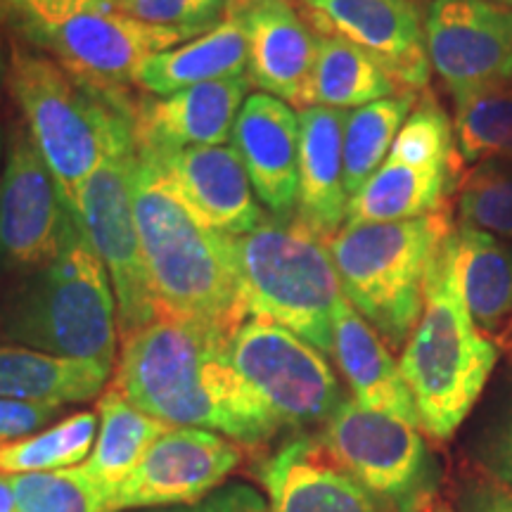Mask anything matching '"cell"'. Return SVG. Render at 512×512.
<instances>
[{"instance_id": "obj_1", "label": "cell", "mask_w": 512, "mask_h": 512, "mask_svg": "<svg viewBox=\"0 0 512 512\" xmlns=\"http://www.w3.org/2000/svg\"><path fill=\"white\" fill-rule=\"evenodd\" d=\"M230 337L162 313L121 335L112 389L171 427L209 430L240 446L266 444L283 427L233 366Z\"/></svg>"}, {"instance_id": "obj_2", "label": "cell", "mask_w": 512, "mask_h": 512, "mask_svg": "<svg viewBox=\"0 0 512 512\" xmlns=\"http://www.w3.org/2000/svg\"><path fill=\"white\" fill-rule=\"evenodd\" d=\"M8 91L69 209L105 159L136 145V107L124 91L79 79L19 38L10 41Z\"/></svg>"}, {"instance_id": "obj_3", "label": "cell", "mask_w": 512, "mask_h": 512, "mask_svg": "<svg viewBox=\"0 0 512 512\" xmlns=\"http://www.w3.org/2000/svg\"><path fill=\"white\" fill-rule=\"evenodd\" d=\"M133 211L159 316L200 320L228 335L247 318L230 238L192 214L136 152Z\"/></svg>"}, {"instance_id": "obj_4", "label": "cell", "mask_w": 512, "mask_h": 512, "mask_svg": "<svg viewBox=\"0 0 512 512\" xmlns=\"http://www.w3.org/2000/svg\"><path fill=\"white\" fill-rule=\"evenodd\" d=\"M117 328L110 273L79 221L53 264L0 285V337L10 344L112 370Z\"/></svg>"}, {"instance_id": "obj_5", "label": "cell", "mask_w": 512, "mask_h": 512, "mask_svg": "<svg viewBox=\"0 0 512 512\" xmlns=\"http://www.w3.org/2000/svg\"><path fill=\"white\" fill-rule=\"evenodd\" d=\"M448 238L427 266L420 320L403 344L399 361L403 380L418 406L420 430L439 441L458 432L498 361L496 344L477 328L467 311Z\"/></svg>"}, {"instance_id": "obj_6", "label": "cell", "mask_w": 512, "mask_h": 512, "mask_svg": "<svg viewBox=\"0 0 512 512\" xmlns=\"http://www.w3.org/2000/svg\"><path fill=\"white\" fill-rule=\"evenodd\" d=\"M451 233L446 207L413 221L344 223L328 242L344 297L389 349H401L418 325L427 266Z\"/></svg>"}, {"instance_id": "obj_7", "label": "cell", "mask_w": 512, "mask_h": 512, "mask_svg": "<svg viewBox=\"0 0 512 512\" xmlns=\"http://www.w3.org/2000/svg\"><path fill=\"white\" fill-rule=\"evenodd\" d=\"M247 316L292 330L323 354H332L335 311L344 299L330 245L294 216L266 219L230 238Z\"/></svg>"}, {"instance_id": "obj_8", "label": "cell", "mask_w": 512, "mask_h": 512, "mask_svg": "<svg viewBox=\"0 0 512 512\" xmlns=\"http://www.w3.org/2000/svg\"><path fill=\"white\" fill-rule=\"evenodd\" d=\"M320 441L349 475L392 512H427L439 489V465L420 427L344 399Z\"/></svg>"}, {"instance_id": "obj_9", "label": "cell", "mask_w": 512, "mask_h": 512, "mask_svg": "<svg viewBox=\"0 0 512 512\" xmlns=\"http://www.w3.org/2000/svg\"><path fill=\"white\" fill-rule=\"evenodd\" d=\"M230 358L283 430L325 425L344 401L323 351L268 318L242 320L230 337Z\"/></svg>"}, {"instance_id": "obj_10", "label": "cell", "mask_w": 512, "mask_h": 512, "mask_svg": "<svg viewBox=\"0 0 512 512\" xmlns=\"http://www.w3.org/2000/svg\"><path fill=\"white\" fill-rule=\"evenodd\" d=\"M74 226L27 124L12 119L0 171V285L53 264Z\"/></svg>"}, {"instance_id": "obj_11", "label": "cell", "mask_w": 512, "mask_h": 512, "mask_svg": "<svg viewBox=\"0 0 512 512\" xmlns=\"http://www.w3.org/2000/svg\"><path fill=\"white\" fill-rule=\"evenodd\" d=\"M136 145L114 152L83 183L72 214L110 273L117 297L119 335L143 328L159 316L133 211Z\"/></svg>"}, {"instance_id": "obj_12", "label": "cell", "mask_w": 512, "mask_h": 512, "mask_svg": "<svg viewBox=\"0 0 512 512\" xmlns=\"http://www.w3.org/2000/svg\"><path fill=\"white\" fill-rule=\"evenodd\" d=\"M22 41L50 57L79 79L124 91L136 83L140 67L152 55L185 41L183 31L155 27L121 12L86 10L57 27L22 31Z\"/></svg>"}, {"instance_id": "obj_13", "label": "cell", "mask_w": 512, "mask_h": 512, "mask_svg": "<svg viewBox=\"0 0 512 512\" xmlns=\"http://www.w3.org/2000/svg\"><path fill=\"white\" fill-rule=\"evenodd\" d=\"M240 460V444L223 434L169 427L147 448L136 470L107 496L105 510H159L195 503L219 489Z\"/></svg>"}, {"instance_id": "obj_14", "label": "cell", "mask_w": 512, "mask_h": 512, "mask_svg": "<svg viewBox=\"0 0 512 512\" xmlns=\"http://www.w3.org/2000/svg\"><path fill=\"white\" fill-rule=\"evenodd\" d=\"M430 64L451 93L512 83V8L496 0H430Z\"/></svg>"}, {"instance_id": "obj_15", "label": "cell", "mask_w": 512, "mask_h": 512, "mask_svg": "<svg viewBox=\"0 0 512 512\" xmlns=\"http://www.w3.org/2000/svg\"><path fill=\"white\" fill-rule=\"evenodd\" d=\"M323 36H337L368 53L403 91H425L430 55L425 8L418 0H299Z\"/></svg>"}, {"instance_id": "obj_16", "label": "cell", "mask_w": 512, "mask_h": 512, "mask_svg": "<svg viewBox=\"0 0 512 512\" xmlns=\"http://www.w3.org/2000/svg\"><path fill=\"white\" fill-rule=\"evenodd\" d=\"M247 41V79L290 107H313L318 34L292 0H226Z\"/></svg>"}, {"instance_id": "obj_17", "label": "cell", "mask_w": 512, "mask_h": 512, "mask_svg": "<svg viewBox=\"0 0 512 512\" xmlns=\"http://www.w3.org/2000/svg\"><path fill=\"white\" fill-rule=\"evenodd\" d=\"M138 152V150H136ZM192 214L228 238L259 228L268 216L256 202L247 169L235 147L202 145L162 155H143Z\"/></svg>"}, {"instance_id": "obj_18", "label": "cell", "mask_w": 512, "mask_h": 512, "mask_svg": "<svg viewBox=\"0 0 512 512\" xmlns=\"http://www.w3.org/2000/svg\"><path fill=\"white\" fill-rule=\"evenodd\" d=\"M245 164L256 200L278 221L297 216L299 114L268 93L249 95L230 140Z\"/></svg>"}, {"instance_id": "obj_19", "label": "cell", "mask_w": 512, "mask_h": 512, "mask_svg": "<svg viewBox=\"0 0 512 512\" xmlns=\"http://www.w3.org/2000/svg\"><path fill=\"white\" fill-rule=\"evenodd\" d=\"M259 479L271 512H392L320 439L287 441L259 467Z\"/></svg>"}, {"instance_id": "obj_20", "label": "cell", "mask_w": 512, "mask_h": 512, "mask_svg": "<svg viewBox=\"0 0 512 512\" xmlns=\"http://www.w3.org/2000/svg\"><path fill=\"white\" fill-rule=\"evenodd\" d=\"M249 88L247 76L209 81L136 105V150L162 155L185 147L228 145Z\"/></svg>"}, {"instance_id": "obj_21", "label": "cell", "mask_w": 512, "mask_h": 512, "mask_svg": "<svg viewBox=\"0 0 512 512\" xmlns=\"http://www.w3.org/2000/svg\"><path fill=\"white\" fill-rule=\"evenodd\" d=\"M347 110L306 107L299 112L297 219L330 242L347 221L344 190V126Z\"/></svg>"}, {"instance_id": "obj_22", "label": "cell", "mask_w": 512, "mask_h": 512, "mask_svg": "<svg viewBox=\"0 0 512 512\" xmlns=\"http://www.w3.org/2000/svg\"><path fill=\"white\" fill-rule=\"evenodd\" d=\"M332 354L337 358L342 375L347 377L358 406L420 427L418 406L403 380L399 363L394 361L387 342L347 302V297L339 302L335 311Z\"/></svg>"}, {"instance_id": "obj_23", "label": "cell", "mask_w": 512, "mask_h": 512, "mask_svg": "<svg viewBox=\"0 0 512 512\" xmlns=\"http://www.w3.org/2000/svg\"><path fill=\"white\" fill-rule=\"evenodd\" d=\"M453 271L472 320L484 335L512 323V245L477 228L458 226L448 238Z\"/></svg>"}, {"instance_id": "obj_24", "label": "cell", "mask_w": 512, "mask_h": 512, "mask_svg": "<svg viewBox=\"0 0 512 512\" xmlns=\"http://www.w3.org/2000/svg\"><path fill=\"white\" fill-rule=\"evenodd\" d=\"M465 166L446 169H413V166L384 162L368 183L349 197L347 223H394L430 216L451 207Z\"/></svg>"}, {"instance_id": "obj_25", "label": "cell", "mask_w": 512, "mask_h": 512, "mask_svg": "<svg viewBox=\"0 0 512 512\" xmlns=\"http://www.w3.org/2000/svg\"><path fill=\"white\" fill-rule=\"evenodd\" d=\"M247 72V41L235 19L223 17L219 27L174 50L152 55L136 76V86L166 98L200 83L233 79Z\"/></svg>"}, {"instance_id": "obj_26", "label": "cell", "mask_w": 512, "mask_h": 512, "mask_svg": "<svg viewBox=\"0 0 512 512\" xmlns=\"http://www.w3.org/2000/svg\"><path fill=\"white\" fill-rule=\"evenodd\" d=\"M110 368L93 361H76L43 351L0 344V399L81 403L105 389Z\"/></svg>"}, {"instance_id": "obj_27", "label": "cell", "mask_w": 512, "mask_h": 512, "mask_svg": "<svg viewBox=\"0 0 512 512\" xmlns=\"http://www.w3.org/2000/svg\"><path fill=\"white\" fill-rule=\"evenodd\" d=\"M169 427L110 387L98 401V437L81 470L100 486L107 501Z\"/></svg>"}, {"instance_id": "obj_28", "label": "cell", "mask_w": 512, "mask_h": 512, "mask_svg": "<svg viewBox=\"0 0 512 512\" xmlns=\"http://www.w3.org/2000/svg\"><path fill=\"white\" fill-rule=\"evenodd\" d=\"M403 88L361 48L337 36L318 34V57L313 69V107H363L392 98Z\"/></svg>"}, {"instance_id": "obj_29", "label": "cell", "mask_w": 512, "mask_h": 512, "mask_svg": "<svg viewBox=\"0 0 512 512\" xmlns=\"http://www.w3.org/2000/svg\"><path fill=\"white\" fill-rule=\"evenodd\" d=\"M453 95V133L460 162L512 164V83Z\"/></svg>"}, {"instance_id": "obj_30", "label": "cell", "mask_w": 512, "mask_h": 512, "mask_svg": "<svg viewBox=\"0 0 512 512\" xmlns=\"http://www.w3.org/2000/svg\"><path fill=\"white\" fill-rule=\"evenodd\" d=\"M418 105L413 91L396 93L349 112L344 126V190L354 197L387 162L403 121Z\"/></svg>"}, {"instance_id": "obj_31", "label": "cell", "mask_w": 512, "mask_h": 512, "mask_svg": "<svg viewBox=\"0 0 512 512\" xmlns=\"http://www.w3.org/2000/svg\"><path fill=\"white\" fill-rule=\"evenodd\" d=\"M98 437V415L81 411L53 422L31 437L0 446V475L67 470L86 463Z\"/></svg>"}, {"instance_id": "obj_32", "label": "cell", "mask_w": 512, "mask_h": 512, "mask_svg": "<svg viewBox=\"0 0 512 512\" xmlns=\"http://www.w3.org/2000/svg\"><path fill=\"white\" fill-rule=\"evenodd\" d=\"M458 226L512 240V164L470 166L456 190Z\"/></svg>"}, {"instance_id": "obj_33", "label": "cell", "mask_w": 512, "mask_h": 512, "mask_svg": "<svg viewBox=\"0 0 512 512\" xmlns=\"http://www.w3.org/2000/svg\"><path fill=\"white\" fill-rule=\"evenodd\" d=\"M387 159L413 169H446V166L463 164L456 150L453 119L432 93L422 95L403 121Z\"/></svg>"}, {"instance_id": "obj_34", "label": "cell", "mask_w": 512, "mask_h": 512, "mask_svg": "<svg viewBox=\"0 0 512 512\" xmlns=\"http://www.w3.org/2000/svg\"><path fill=\"white\" fill-rule=\"evenodd\" d=\"M19 512H107L105 494L81 465L12 475Z\"/></svg>"}, {"instance_id": "obj_35", "label": "cell", "mask_w": 512, "mask_h": 512, "mask_svg": "<svg viewBox=\"0 0 512 512\" xmlns=\"http://www.w3.org/2000/svg\"><path fill=\"white\" fill-rule=\"evenodd\" d=\"M475 463L498 482L512 486V394L475 441Z\"/></svg>"}, {"instance_id": "obj_36", "label": "cell", "mask_w": 512, "mask_h": 512, "mask_svg": "<svg viewBox=\"0 0 512 512\" xmlns=\"http://www.w3.org/2000/svg\"><path fill=\"white\" fill-rule=\"evenodd\" d=\"M100 0H0V19H8L15 29H43L57 27L67 19L86 10H98Z\"/></svg>"}, {"instance_id": "obj_37", "label": "cell", "mask_w": 512, "mask_h": 512, "mask_svg": "<svg viewBox=\"0 0 512 512\" xmlns=\"http://www.w3.org/2000/svg\"><path fill=\"white\" fill-rule=\"evenodd\" d=\"M62 408L57 403L0 399V446L15 444L46 430L60 418Z\"/></svg>"}, {"instance_id": "obj_38", "label": "cell", "mask_w": 512, "mask_h": 512, "mask_svg": "<svg viewBox=\"0 0 512 512\" xmlns=\"http://www.w3.org/2000/svg\"><path fill=\"white\" fill-rule=\"evenodd\" d=\"M456 512H512V486L477 467L467 472L456 494Z\"/></svg>"}, {"instance_id": "obj_39", "label": "cell", "mask_w": 512, "mask_h": 512, "mask_svg": "<svg viewBox=\"0 0 512 512\" xmlns=\"http://www.w3.org/2000/svg\"><path fill=\"white\" fill-rule=\"evenodd\" d=\"M147 512H271L268 501L261 491H256L249 484H223L211 491L209 496L200 498L195 503L174 505V508H159Z\"/></svg>"}, {"instance_id": "obj_40", "label": "cell", "mask_w": 512, "mask_h": 512, "mask_svg": "<svg viewBox=\"0 0 512 512\" xmlns=\"http://www.w3.org/2000/svg\"><path fill=\"white\" fill-rule=\"evenodd\" d=\"M0 512H19L15 489H12L10 477L0 475Z\"/></svg>"}, {"instance_id": "obj_41", "label": "cell", "mask_w": 512, "mask_h": 512, "mask_svg": "<svg viewBox=\"0 0 512 512\" xmlns=\"http://www.w3.org/2000/svg\"><path fill=\"white\" fill-rule=\"evenodd\" d=\"M8 60H10V46L5 43L3 34H0V98H3V88H8Z\"/></svg>"}, {"instance_id": "obj_42", "label": "cell", "mask_w": 512, "mask_h": 512, "mask_svg": "<svg viewBox=\"0 0 512 512\" xmlns=\"http://www.w3.org/2000/svg\"><path fill=\"white\" fill-rule=\"evenodd\" d=\"M427 512H456V510H451V505L448 503H441V501H434L430 508H427Z\"/></svg>"}, {"instance_id": "obj_43", "label": "cell", "mask_w": 512, "mask_h": 512, "mask_svg": "<svg viewBox=\"0 0 512 512\" xmlns=\"http://www.w3.org/2000/svg\"><path fill=\"white\" fill-rule=\"evenodd\" d=\"M3 157H5V126L0 124V171H3Z\"/></svg>"}, {"instance_id": "obj_44", "label": "cell", "mask_w": 512, "mask_h": 512, "mask_svg": "<svg viewBox=\"0 0 512 512\" xmlns=\"http://www.w3.org/2000/svg\"><path fill=\"white\" fill-rule=\"evenodd\" d=\"M496 3H503V5H508V8H512V0H496Z\"/></svg>"}]
</instances>
